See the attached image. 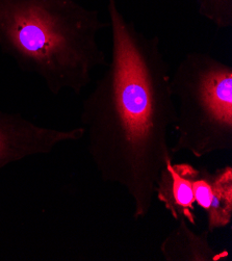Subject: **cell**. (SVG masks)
Listing matches in <instances>:
<instances>
[{"label": "cell", "mask_w": 232, "mask_h": 261, "mask_svg": "<svg viewBox=\"0 0 232 261\" xmlns=\"http://www.w3.org/2000/svg\"><path fill=\"white\" fill-rule=\"evenodd\" d=\"M106 3L111 61L83 101L81 123L99 177L125 191L139 221L152 211L160 175L173 161L171 70L160 38L140 32L117 0Z\"/></svg>", "instance_id": "1"}, {"label": "cell", "mask_w": 232, "mask_h": 261, "mask_svg": "<svg viewBox=\"0 0 232 261\" xmlns=\"http://www.w3.org/2000/svg\"><path fill=\"white\" fill-rule=\"evenodd\" d=\"M109 28L79 0H0V48L48 91L81 94L108 59L98 35Z\"/></svg>", "instance_id": "2"}, {"label": "cell", "mask_w": 232, "mask_h": 261, "mask_svg": "<svg viewBox=\"0 0 232 261\" xmlns=\"http://www.w3.org/2000/svg\"><path fill=\"white\" fill-rule=\"evenodd\" d=\"M176 119L174 154L196 159L232 151V67L208 52L192 51L171 74Z\"/></svg>", "instance_id": "3"}, {"label": "cell", "mask_w": 232, "mask_h": 261, "mask_svg": "<svg viewBox=\"0 0 232 261\" xmlns=\"http://www.w3.org/2000/svg\"><path fill=\"white\" fill-rule=\"evenodd\" d=\"M85 138L82 126L57 129L38 125L20 114L0 111V170L32 156L53 152L62 144Z\"/></svg>", "instance_id": "4"}, {"label": "cell", "mask_w": 232, "mask_h": 261, "mask_svg": "<svg viewBox=\"0 0 232 261\" xmlns=\"http://www.w3.org/2000/svg\"><path fill=\"white\" fill-rule=\"evenodd\" d=\"M195 204L201 207L211 233L228 227L232 221V168L226 166L214 172L205 167L189 165Z\"/></svg>", "instance_id": "5"}, {"label": "cell", "mask_w": 232, "mask_h": 261, "mask_svg": "<svg viewBox=\"0 0 232 261\" xmlns=\"http://www.w3.org/2000/svg\"><path fill=\"white\" fill-rule=\"evenodd\" d=\"M186 163L169 162L162 171L156 188V200H159L174 220H186L196 225L195 199L193 185Z\"/></svg>", "instance_id": "6"}, {"label": "cell", "mask_w": 232, "mask_h": 261, "mask_svg": "<svg viewBox=\"0 0 232 261\" xmlns=\"http://www.w3.org/2000/svg\"><path fill=\"white\" fill-rule=\"evenodd\" d=\"M177 225L163 240L160 251L166 261H220L229 256L227 250H217L211 245V232L204 229L194 231L184 220H177Z\"/></svg>", "instance_id": "7"}, {"label": "cell", "mask_w": 232, "mask_h": 261, "mask_svg": "<svg viewBox=\"0 0 232 261\" xmlns=\"http://www.w3.org/2000/svg\"><path fill=\"white\" fill-rule=\"evenodd\" d=\"M199 14L221 30L232 26V0H195Z\"/></svg>", "instance_id": "8"}]
</instances>
